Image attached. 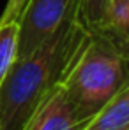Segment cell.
<instances>
[{
    "mask_svg": "<svg viewBox=\"0 0 129 130\" xmlns=\"http://www.w3.org/2000/svg\"><path fill=\"white\" fill-rule=\"evenodd\" d=\"M113 0H78L76 18L88 34H99L108 23Z\"/></svg>",
    "mask_w": 129,
    "mask_h": 130,
    "instance_id": "7",
    "label": "cell"
},
{
    "mask_svg": "<svg viewBox=\"0 0 129 130\" xmlns=\"http://www.w3.org/2000/svg\"><path fill=\"white\" fill-rule=\"evenodd\" d=\"M88 123L90 120L76 112L58 85L44 99L23 130H85Z\"/></svg>",
    "mask_w": 129,
    "mask_h": 130,
    "instance_id": "4",
    "label": "cell"
},
{
    "mask_svg": "<svg viewBox=\"0 0 129 130\" xmlns=\"http://www.w3.org/2000/svg\"><path fill=\"white\" fill-rule=\"evenodd\" d=\"M27 2L28 0H7V4H5V7L0 14V25L7 21H18Z\"/></svg>",
    "mask_w": 129,
    "mask_h": 130,
    "instance_id": "9",
    "label": "cell"
},
{
    "mask_svg": "<svg viewBox=\"0 0 129 130\" xmlns=\"http://www.w3.org/2000/svg\"><path fill=\"white\" fill-rule=\"evenodd\" d=\"M90 39L74 16L43 46L18 58L0 85V130H23L44 99L62 83Z\"/></svg>",
    "mask_w": 129,
    "mask_h": 130,
    "instance_id": "1",
    "label": "cell"
},
{
    "mask_svg": "<svg viewBox=\"0 0 129 130\" xmlns=\"http://www.w3.org/2000/svg\"><path fill=\"white\" fill-rule=\"evenodd\" d=\"M78 0H28L18 20V58L43 46L60 26L76 16Z\"/></svg>",
    "mask_w": 129,
    "mask_h": 130,
    "instance_id": "3",
    "label": "cell"
},
{
    "mask_svg": "<svg viewBox=\"0 0 129 130\" xmlns=\"http://www.w3.org/2000/svg\"><path fill=\"white\" fill-rule=\"evenodd\" d=\"M129 83V56L101 35H92L60 83L76 112L92 120Z\"/></svg>",
    "mask_w": 129,
    "mask_h": 130,
    "instance_id": "2",
    "label": "cell"
},
{
    "mask_svg": "<svg viewBox=\"0 0 129 130\" xmlns=\"http://www.w3.org/2000/svg\"><path fill=\"white\" fill-rule=\"evenodd\" d=\"M92 35L104 37L120 53L129 56V0H113L106 26Z\"/></svg>",
    "mask_w": 129,
    "mask_h": 130,
    "instance_id": "6",
    "label": "cell"
},
{
    "mask_svg": "<svg viewBox=\"0 0 129 130\" xmlns=\"http://www.w3.org/2000/svg\"><path fill=\"white\" fill-rule=\"evenodd\" d=\"M20 26L18 21H7L0 25V85L9 74L11 67L18 60Z\"/></svg>",
    "mask_w": 129,
    "mask_h": 130,
    "instance_id": "8",
    "label": "cell"
},
{
    "mask_svg": "<svg viewBox=\"0 0 129 130\" xmlns=\"http://www.w3.org/2000/svg\"><path fill=\"white\" fill-rule=\"evenodd\" d=\"M85 130H129V83L90 120Z\"/></svg>",
    "mask_w": 129,
    "mask_h": 130,
    "instance_id": "5",
    "label": "cell"
}]
</instances>
